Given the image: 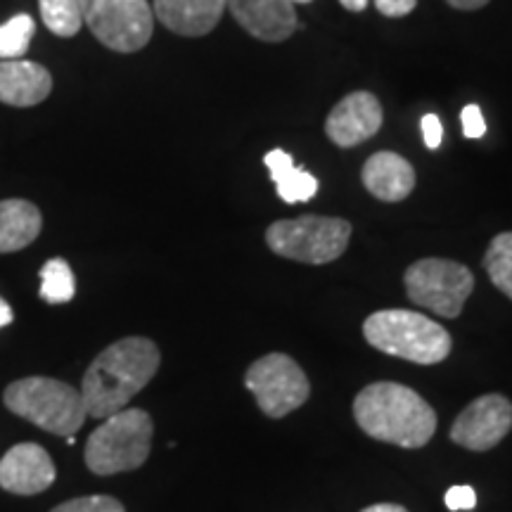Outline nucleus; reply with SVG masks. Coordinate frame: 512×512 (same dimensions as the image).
<instances>
[{
    "label": "nucleus",
    "mask_w": 512,
    "mask_h": 512,
    "mask_svg": "<svg viewBox=\"0 0 512 512\" xmlns=\"http://www.w3.org/2000/svg\"><path fill=\"white\" fill-rule=\"evenodd\" d=\"M415 5H418V0H375V8L384 17H406L415 10Z\"/></svg>",
    "instance_id": "nucleus-27"
},
{
    "label": "nucleus",
    "mask_w": 512,
    "mask_h": 512,
    "mask_svg": "<svg viewBox=\"0 0 512 512\" xmlns=\"http://www.w3.org/2000/svg\"><path fill=\"white\" fill-rule=\"evenodd\" d=\"M155 422L143 408H124L95 427L86 444V467L98 477L119 475L145 465L152 451Z\"/></svg>",
    "instance_id": "nucleus-5"
},
{
    "label": "nucleus",
    "mask_w": 512,
    "mask_h": 512,
    "mask_svg": "<svg viewBox=\"0 0 512 512\" xmlns=\"http://www.w3.org/2000/svg\"><path fill=\"white\" fill-rule=\"evenodd\" d=\"M354 418L368 437L401 448H422L437 432V413L418 392L399 382H375L354 401Z\"/></svg>",
    "instance_id": "nucleus-2"
},
{
    "label": "nucleus",
    "mask_w": 512,
    "mask_h": 512,
    "mask_svg": "<svg viewBox=\"0 0 512 512\" xmlns=\"http://www.w3.org/2000/svg\"><path fill=\"white\" fill-rule=\"evenodd\" d=\"M79 8L91 34L117 53H136L152 38L155 12L147 0H79Z\"/></svg>",
    "instance_id": "nucleus-7"
},
{
    "label": "nucleus",
    "mask_w": 512,
    "mask_h": 512,
    "mask_svg": "<svg viewBox=\"0 0 512 512\" xmlns=\"http://www.w3.org/2000/svg\"><path fill=\"white\" fill-rule=\"evenodd\" d=\"M351 223L335 216H299L275 221L266 230L271 252L302 264H330L347 252Z\"/></svg>",
    "instance_id": "nucleus-6"
},
{
    "label": "nucleus",
    "mask_w": 512,
    "mask_h": 512,
    "mask_svg": "<svg viewBox=\"0 0 512 512\" xmlns=\"http://www.w3.org/2000/svg\"><path fill=\"white\" fill-rule=\"evenodd\" d=\"M36 34V22L29 15H15L0 27V60H22Z\"/></svg>",
    "instance_id": "nucleus-22"
},
{
    "label": "nucleus",
    "mask_w": 512,
    "mask_h": 512,
    "mask_svg": "<svg viewBox=\"0 0 512 512\" xmlns=\"http://www.w3.org/2000/svg\"><path fill=\"white\" fill-rule=\"evenodd\" d=\"M446 3L458 10H479L484 8V5H489V0H446Z\"/></svg>",
    "instance_id": "nucleus-28"
},
{
    "label": "nucleus",
    "mask_w": 512,
    "mask_h": 512,
    "mask_svg": "<svg viewBox=\"0 0 512 512\" xmlns=\"http://www.w3.org/2000/svg\"><path fill=\"white\" fill-rule=\"evenodd\" d=\"M403 283L413 304L441 318H458L475 290V275L456 261L420 259L408 268Z\"/></svg>",
    "instance_id": "nucleus-8"
},
{
    "label": "nucleus",
    "mask_w": 512,
    "mask_h": 512,
    "mask_svg": "<svg viewBox=\"0 0 512 512\" xmlns=\"http://www.w3.org/2000/svg\"><path fill=\"white\" fill-rule=\"evenodd\" d=\"M245 387L254 394L261 413L280 420L309 401V377L287 354L261 356L249 366Z\"/></svg>",
    "instance_id": "nucleus-9"
},
{
    "label": "nucleus",
    "mask_w": 512,
    "mask_h": 512,
    "mask_svg": "<svg viewBox=\"0 0 512 512\" xmlns=\"http://www.w3.org/2000/svg\"><path fill=\"white\" fill-rule=\"evenodd\" d=\"M342 3V8H347L349 12H363L366 10L368 0H339Z\"/></svg>",
    "instance_id": "nucleus-31"
},
{
    "label": "nucleus",
    "mask_w": 512,
    "mask_h": 512,
    "mask_svg": "<svg viewBox=\"0 0 512 512\" xmlns=\"http://www.w3.org/2000/svg\"><path fill=\"white\" fill-rule=\"evenodd\" d=\"M460 121H463V133L467 138H482L486 133V121L477 105H467L460 114Z\"/></svg>",
    "instance_id": "nucleus-25"
},
{
    "label": "nucleus",
    "mask_w": 512,
    "mask_h": 512,
    "mask_svg": "<svg viewBox=\"0 0 512 512\" xmlns=\"http://www.w3.org/2000/svg\"><path fill=\"white\" fill-rule=\"evenodd\" d=\"M57 477L50 453L34 441L12 446L0 458V489L17 496H36L50 489Z\"/></svg>",
    "instance_id": "nucleus-11"
},
{
    "label": "nucleus",
    "mask_w": 512,
    "mask_h": 512,
    "mask_svg": "<svg viewBox=\"0 0 512 512\" xmlns=\"http://www.w3.org/2000/svg\"><path fill=\"white\" fill-rule=\"evenodd\" d=\"M420 128H422V138H425V145L430 147V150H437L441 145V138H444V126H441V119L437 114H425L420 121Z\"/></svg>",
    "instance_id": "nucleus-26"
},
{
    "label": "nucleus",
    "mask_w": 512,
    "mask_h": 512,
    "mask_svg": "<svg viewBox=\"0 0 512 512\" xmlns=\"http://www.w3.org/2000/svg\"><path fill=\"white\" fill-rule=\"evenodd\" d=\"M510 430L512 403L503 394H484L453 422L451 441L467 451H489L501 444Z\"/></svg>",
    "instance_id": "nucleus-10"
},
{
    "label": "nucleus",
    "mask_w": 512,
    "mask_h": 512,
    "mask_svg": "<svg viewBox=\"0 0 512 512\" xmlns=\"http://www.w3.org/2000/svg\"><path fill=\"white\" fill-rule=\"evenodd\" d=\"M43 24L60 38H72L81 31L83 17L79 0H38Z\"/></svg>",
    "instance_id": "nucleus-20"
},
{
    "label": "nucleus",
    "mask_w": 512,
    "mask_h": 512,
    "mask_svg": "<svg viewBox=\"0 0 512 512\" xmlns=\"http://www.w3.org/2000/svg\"><path fill=\"white\" fill-rule=\"evenodd\" d=\"M235 22L249 36L266 43H280L297 29V12L290 0H228Z\"/></svg>",
    "instance_id": "nucleus-13"
},
{
    "label": "nucleus",
    "mask_w": 512,
    "mask_h": 512,
    "mask_svg": "<svg viewBox=\"0 0 512 512\" xmlns=\"http://www.w3.org/2000/svg\"><path fill=\"white\" fill-rule=\"evenodd\" d=\"M363 335L370 347L403 361L434 366L451 354V335L437 320L418 311L387 309L377 311L363 323Z\"/></svg>",
    "instance_id": "nucleus-3"
},
{
    "label": "nucleus",
    "mask_w": 512,
    "mask_h": 512,
    "mask_svg": "<svg viewBox=\"0 0 512 512\" xmlns=\"http://www.w3.org/2000/svg\"><path fill=\"white\" fill-rule=\"evenodd\" d=\"M159 363L162 354L147 337H124L100 351L81 382L88 418L105 420L124 411L157 375Z\"/></svg>",
    "instance_id": "nucleus-1"
},
{
    "label": "nucleus",
    "mask_w": 512,
    "mask_h": 512,
    "mask_svg": "<svg viewBox=\"0 0 512 512\" xmlns=\"http://www.w3.org/2000/svg\"><path fill=\"white\" fill-rule=\"evenodd\" d=\"M50 512H126L117 498L112 496H83L57 505Z\"/></svg>",
    "instance_id": "nucleus-23"
},
{
    "label": "nucleus",
    "mask_w": 512,
    "mask_h": 512,
    "mask_svg": "<svg viewBox=\"0 0 512 512\" xmlns=\"http://www.w3.org/2000/svg\"><path fill=\"white\" fill-rule=\"evenodd\" d=\"M361 512H408L403 505H396V503H377V505H370V508L361 510Z\"/></svg>",
    "instance_id": "nucleus-29"
},
{
    "label": "nucleus",
    "mask_w": 512,
    "mask_h": 512,
    "mask_svg": "<svg viewBox=\"0 0 512 512\" xmlns=\"http://www.w3.org/2000/svg\"><path fill=\"white\" fill-rule=\"evenodd\" d=\"M228 0H155V17L178 36H207L221 22Z\"/></svg>",
    "instance_id": "nucleus-15"
},
{
    "label": "nucleus",
    "mask_w": 512,
    "mask_h": 512,
    "mask_svg": "<svg viewBox=\"0 0 512 512\" xmlns=\"http://www.w3.org/2000/svg\"><path fill=\"white\" fill-rule=\"evenodd\" d=\"M382 105L373 93L356 91L337 102L325 121V133L337 147H356L380 131Z\"/></svg>",
    "instance_id": "nucleus-12"
},
{
    "label": "nucleus",
    "mask_w": 512,
    "mask_h": 512,
    "mask_svg": "<svg viewBox=\"0 0 512 512\" xmlns=\"http://www.w3.org/2000/svg\"><path fill=\"white\" fill-rule=\"evenodd\" d=\"M76 294L72 268L64 259L46 261L41 271V299L48 304H67Z\"/></svg>",
    "instance_id": "nucleus-19"
},
{
    "label": "nucleus",
    "mask_w": 512,
    "mask_h": 512,
    "mask_svg": "<svg viewBox=\"0 0 512 512\" xmlns=\"http://www.w3.org/2000/svg\"><path fill=\"white\" fill-rule=\"evenodd\" d=\"M12 318H15V313H12L10 304L0 299V328H5V325H10Z\"/></svg>",
    "instance_id": "nucleus-30"
},
{
    "label": "nucleus",
    "mask_w": 512,
    "mask_h": 512,
    "mask_svg": "<svg viewBox=\"0 0 512 512\" xmlns=\"http://www.w3.org/2000/svg\"><path fill=\"white\" fill-rule=\"evenodd\" d=\"M273 183L278 185L280 200L287 204L309 202L318 192V178L311 176L304 166L294 164V157L287 155L285 150H271L264 157Z\"/></svg>",
    "instance_id": "nucleus-18"
},
{
    "label": "nucleus",
    "mask_w": 512,
    "mask_h": 512,
    "mask_svg": "<svg viewBox=\"0 0 512 512\" xmlns=\"http://www.w3.org/2000/svg\"><path fill=\"white\" fill-rule=\"evenodd\" d=\"M3 403L17 418L57 437H74L86 422V403L72 384L55 377H22L5 387Z\"/></svg>",
    "instance_id": "nucleus-4"
},
{
    "label": "nucleus",
    "mask_w": 512,
    "mask_h": 512,
    "mask_svg": "<svg viewBox=\"0 0 512 512\" xmlns=\"http://www.w3.org/2000/svg\"><path fill=\"white\" fill-rule=\"evenodd\" d=\"M43 228L41 209L29 200L0 202V254L29 247Z\"/></svg>",
    "instance_id": "nucleus-17"
},
{
    "label": "nucleus",
    "mask_w": 512,
    "mask_h": 512,
    "mask_svg": "<svg viewBox=\"0 0 512 512\" xmlns=\"http://www.w3.org/2000/svg\"><path fill=\"white\" fill-rule=\"evenodd\" d=\"M53 91V76L43 64L0 60V102L12 107L41 105Z\"/></svg>",
    "instance_id": "nucleus-14"
},
{
    "label": "nucleus",
    "mask_w": 512,
    "mask_h": 512,
    "mask_svg": "<svg viewBox=\"0 0 512 512\" xmlns=\"http://www.w3.org/2000/svg\"><path fill=\"white\" fill-rule=\"evenodd\" d=\"M290 3H311V0H290Z\"/></svg>",
    "instance_id": "nucleus-32"
},
{
    "label": "nucleus",
    "mask_w": 512,
    "mask_h": 512,
    "mask_svg": "<svg viewBox=\"0 0 512 512\" xmlns=\"http://www.w3.org/2000/svg\"><path fill=\"white\" fill-rule=\"evenodd\" d=\"M444 503L448 510L453 512H463V510H472L477 505V494L472 486H451V489L446 491L444 496Z\"/></svg>",
    "instance_id": "nucleus-24"
},
{
    "label": "nucleus",
    "mask_w": 512,
    "mask_h": 512,
    "mask_svg": "<svg viewBox=\"0 0 512 512\" xmlns=\"http://www.w3.org/2000/svg\"><path fill=\"white\" fill-rule=\"evenodd\" d=\"M363 185L382 202H401L415 188V169L396 152H377L361 171Z\"/></svg>",
    "instance_id": "nucleus-16"
},
{
    "label": "nucleus",
    "mask_w": 512,
    "mask_h": 512,
    "mask_svg": "<svg viewBox=\"0 0 512 512\" xmlns=\"http://www.w3.org/2000/svg\"><path fill=\"white\" fill-rule=\"evenodd\" d=\"M484 268L491 283L512 299V233H501L491 240L484 256Z\"/></svg>",
    "instance_id": "nucleus-21"
}]
</instances>
